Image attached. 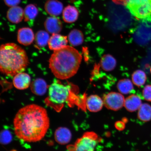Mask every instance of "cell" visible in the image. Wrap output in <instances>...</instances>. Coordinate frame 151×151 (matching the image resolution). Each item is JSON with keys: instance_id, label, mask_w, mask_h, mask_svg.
<instances>
[{"instance_id": "1", "label": "cell", "mask_w": 151, "mask_h": 151, "mask_svg": "<svg viewBox=\"0 0 151 151\" xmlns=\"http://www.w3.org/2000/svg\"><path fill=\"white\" fill-rule=\"evenodd\" d=\"M14 124L15 134L19 139L35 142L45 137L50 127V121L46 109L32 104L19 110Z\"/></svg>"}, {"instance_id": "2", "label": "cell", "mask_w": 151, "mask_h": 151, "mask_svg": "<svg viewBox=\"0 0 151 151\" xmlns=\"http://www.w3.org/2000/svg\"><path fill=\"white\" fill-rule=\"evenodd\" d=\"M82 60V55L76 49L67 45L54 51L49 60V67L57 78L66 80L77 73Z\"/></svg>"}, {"instance_id": "3", "label": "cell", "mask_w": 151, "mask_h": 151, "mask_svg": "<svg viewBox=\"0 0 151 151\" xmlns=\"http://www.w3.org/2000/svg\"><path fill=\"white\" fill-rule=\"evenodd\" d=\"M29 64L25 50L14 43L2 45L0 48V69L2 73L13 77L22 72Z\"/></svg>"}, {"instance_id": "4", "label": "cell", "mask_w": 151, "mask_h": 151, "mask_svg": "<svg viewBox=\"0 0 151 151\" xmlns=\"http://www.w3.org/2000/svg\"><path fill=\"white\" fill-rule=\"evenodd\" d=\"M72 94L70 86H65L56 81L49 86L48 97L46 101L48 105L59 111Z\"/></svg>"}, {"instance_id": "5", "label": "cell", "mask_w": 151, "mask_h": 151, "mask_svg": "<svg viewBox=\"0 0 151 151\" xmlns=\"http://www.w3.org/2000/svg\"><path fill=\"white\" fill-rule=\"evenodd\" d=\"M126 5L131 14L138 19L151 18V0H127Z\"/></svg>"}, {"instance_id": "6", "label": "cell", "mask_w": 151, "mask_h": 151, "mask_svg": "<svg viewBox=\"0 0 151 151\" xmlns=\"http://www.w3.org/2000/svg\"><path fill=\"white\" fill-rule=\"evenodd\" d=\"M99 140V137L94 132H86L76 142L73 151H95Z\"/></svg>"}, {"instance_id": "7", "label": "cell", "mask_w": 151, "mask_h": 151, "mask_svg": "<svg viewBox=\"0 0 151 151\" xmlns=\"http://www.w3.org/2000/svg\"><path fill=\"white\" fill-rule=\"evenodd\" d=\"M125 99L122 94L111 92L104 96V105L107 108L113 111H118L124 106Z\"/></svg>"}, {"instance_id": "8", "label": "cell", "mask_w": 151, "mask_h": 151, "mask_svg": "<svg viewBox=\"0 0 151 151\" xmlns=\"http://www.w3.org/2000/svg\"><path fill=\"white\" fill-rule=\"evenodd\" d=\"M33 30L29 27H23L18 30L17 40L20 44L24 46L31 45L35 39Z\"/></svg>"}, {"instance_id": "9", "label": "cell", "mask_w": 151, "mask_h": 151, "mask_svg": "<svg viewBox=\"0 0 151 151\" xmlns=\"http://www.w3.org/2000/svg\"><path fill=\"white\" fill-rule=\"evenodd\" d=\"M68 42L67 36L58 34H54L50 37L48 45L50 50L54 51L67 46Z\"/></svg>"}, {"instance_id": "10", "label": "cell", "mask_w": 151, "mask_h": 151, "mask_svg": "<svg viewBox=\"0 0 151 151\" xmlns=\"http://www.w3.org/2000/svg\"><path fill=\"white\" fill-rule=\"evenodd\" d=\"M44 26L47 32L52 35L60 33L63 28V24L61 20L54 16L47 18L45 20Z\"/></svg>"}, {"instance_id": "11", "label": "cell", "mask_w": 151, "mask_h": 151, "mask_svg": "<svg viewBox=\"0 0 151 151\" xmlns=\"http://www.w3.org/2000/svg\"><path fill=\"white\" fill-rule=\"evenodd\" d=\"M45 9L50 16L56 17L62 14L64 9L63 4L58 0H47L45 4Z\"/></svg>"}, {"instance_id": "12", "label": "cell", "mask_w": 151, "mask_h": 151, "mask_svg": "<svg viewBox=\"0 0 151 151\" xmlns=\"http://www.w3.org/2000/svg\"><path fill=\"white\" fill-rule=\"evenodd\" d=\"M31 78L27 73L21 72L17 74L14 77L13 82L17 89L23 90L27 89L31 84Z\"/></svg>"}, {"instance_id": "13", "label": "cell", "mask_w": 151, "mask_h": 151, "mask_svg": "<svg viewBox=\"0 0 151 151\" xmlns=\"http://www.w3.org/2000/svg\"><path fill=\"white\" fill-rule=\"evenodd\" d=\"M85 104L88 110L94 112L101 110L104 104L103 100L96 95H92L87 98Z\"/></svg>"}, {"instance_id": "14", "label": "cell", "mask_w": 151, "mask_h": 151, "mask_svg": "<svg viewBox=\"0 0 151 151\" xmlns=\"http://www.w3.org/2000/svg\"><path fill=\"white\" fill-rule=\"evenodd\" d=\"M6 17L9 21L12 23H20L24 18V10L18 6L11 7L7 11Z\"/></svg>"}, {"instance_id": "15", "label": "cell", "mask_w": 151, "mask_h": 151, "mask_svg": "<svg viewBox=\"0 0 151 151\" xmlns=\"http://www.w3.org/2000/svg\"><path fill=\"white\" fill-rule=\"evenodd\" d=\"M142 104L140 97L133 94L128 96L125 99L124 106L128 111L133 112L139 109Z\"/></svg>"}, {"instance_id": "16", "label": "cell", "mask_w": 151, "mask_h": 151, "mask_svg": "<svg viewBox=\"0 0 151 151\" xmlns=\"http://www.w3.org/2000/svg\"><path fill=\"white\" fill-rule=\"evenodd\" d=\"M56 141L61 145L67 144L70 141L71 133L70 130L65 127H60L56 130L55 133Z\"/></svg>"}, {"instance_id": "17", "label": "cell", "mask_w": 151, "mask_h": 151, "mask_svg": "<svg viewBox=\"0 0 151 151\" xmlns=\"http://www.w3.org/2000/svg\"><path fill=\"white\" fill-rule=\"evenodd\" d=\"M78 10L73 6H67L63 9L62 12V18L64 21L68 23H73L78 19Z\"/></svg>"}, {"instance_id": "18", "label": "cell", "mask_w": 151, "mask_h": 151, "mask_svg": "<svg viewBox=\"0 0 151 151\" xmlns=\"http://www.w3.org/2000/svg\"><path fill=\"white\" fill-rule=\"evenodd\" d=\"M31 88L32 92L35 95L42 96L46 93L48 86L43 79L37 78L32 83Z\"/></svg>"}, {"instance_id": "19", "label": "cell", "mask_w": 151, "mask_h": 151, "mask_svg": "<svg viewBox=\"0 0 151 151\" xmlns=\"http://www.w3.org/2000/svg\"><path fill=\"white\" fill-rule=\"evenodd\" d=\"M116 65V61L115 58L110 54H105L102 57L101 65L103 70L110 71L113 70Z\"/></svg>"}, {"instance_id": "20", "label": "cell", "mask_w": 151, "mask_h": 151, "mask_svg": "<svg viewBox=\"0 0 151 151\" xmlns=\"http://www.w3.org/2000/svg\"><path fill=\"white\" fill-rule=\"evenodd\" d=\"M69 43L73 46H80L84 41V35L82 32L77 29L71 31L68 36Z\"/></svg>"}, {"instance_id": "21", "label": "cell", "mask_w": 151, "mask_h": 151, "mask_svg": "<svg viewBox=\"0 0 151 151\" xmlns=\"http://www.w3.org/2000/svg\"><path fill=\"white\" fill-rule=\"evenodd\" d=\"M137 117L142 121H150L151 120V106L147 103L142 104L138 109Z\"/></svg>"}, {"instance_id": "22", "label": "cell", "mask_w": 151, "mask_h": 151, "mask_svg": "<svg viewBox=\"0 0 151 151\" xmlns=\"http://www.w3.org/2000/svg\"><path fill=\"white\" fill-rule=\"evenodd\" d=\"M117 88L121 93L123 94H129L134 90L133 84L131 80L128 79H124L119 81Z\"/></svg>"}, {"instance_id": "23", "label": "cell", "mask_w": 151, "mask_h": 151, "mask_svg": "<svg viewBox=\"0 0 151 151\" xmlns=\"http://www.w3.org/2000/svg\"><path fill=\"white\" fill-rule=\"evenodd\" d=\"M50 37L48 32L44 31H38L35 35L36 44L39 47L46 46L48 44Z\"/></svg>"}, {"instance_id": "24", "label": "cell", "mask_w": 151, "mask_h": 151, "mask_svg": "<svg viewBox=\"0 0 151 151\" xmlns=\"http://www.w3.org/2000/svg\"><path fill=\"white\" fill-rule=\"evenodd\" d=\"M38 14V10L35 5L30 4L26 6L24 9V20L29 22L34 19Z\"/></svg>"}, {"instance_id": "25", "label": "cell", "mask_w": 151, "mask_h": 151, "mask_svg": "<svg viewBox=\"0 0 151 151\" xmlns=\"http://www.w3.org/2000/svg\"><path fill=\"white\" fill-rule=\"evenodd\" d=\"M132 80L135 86L139 87L142 86L145 84L147 80L146 73L140 70L135 71L132 75Z\"/></svg>"}, {"instance_id": "26", "label": "cell", "mask_w": 151, "mask_h": 151, "mask_svg": "<svg viewBox=\"0 0 151 151\" xmlns=\"http://www.w3.org/2000/svg\"><path fill=\"white\" fill-rule=\"evenodd\" d=\"M12 135L9 131L5 130L1 132V142L3 144H7L12 140Z\"/></svg>"}, {"instance_id": "27", "label": "cell", "mask_w": 151, "mask_h": 151, "mask_svg": "<svg viewBox=\"0 0 151 151\" xmlns=\"http://www.w3.org/2000/svg\"><path fill=\"white\" fill-rule=\"evenodd\" d=\"M143 97L146 101L151 102V85H147L143 88Z\"/></svg>"}, {"instance_id": "28", "label": "cell", "mask_w": 151, "mask_h": 151, "mask_svg": "<svg viewBox=\"0 0 151 151\" xmlns=\"http://www.w3.org/2000/svg\"><path fill=\"white\" fill-rule=\"evenodd\" d=\"M5 4L9 7L17 6L20 2L21 0H4Z\"/></svg>"}, {"instance_id": "29", "label": "cell", "mask_w": 151, "mask_h": 151, "mask_svg": "<svg viewBox=\"0 0 151 151\" xmlns=\"http://www.w3.org/2000/svg\"><path fill=\"white\" fill-rule=\"evenodd\" d=\"M115 126L118 129L122 130L125 127V125L123 122L119 121L117 122L115 124Z\"/></svg>"}, {"instance_id": "30", "label": "cell", "mask_w": 151, "mask_h": 151, "mask_svg": "<svg viewBox=\"0 0 151 151\" xmlns=\"http://www.w3.org/2000/svg\"><path fill=\"white\" fill-rule=\"evenodd\" d=\"M115 2L122 4H126L127 0H113Z\"/></svg>"}, {"instance_id": "31", "label": "cell", "mask_w": 151, "mask_h": 151, "mask_svg": "<svg viewBox=\"0 0 151 151\" xmlns=\"http://www.w3.org/2000/svg\"><path fill=\"white\" fill-rule=\"evenodd\" d=\"M150 71H151V69H150Z\"/></svg>"}]
</instances>
